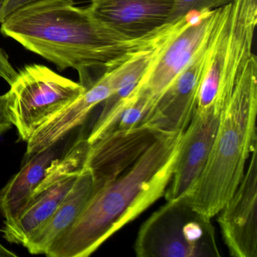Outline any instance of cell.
<instances>
[{"mask_svg": "<svg viewBox=\"0 0 257 257\" xmlns=\"http://www.w3.org/2000/svg\"><path fill=\"white\" fill-rule=\"evenodd\" d=\"M0 25L4 36L58 70H76L85 88L134 54L160 43L173 29L168 23L141 38L129 40L73 0H39L16 10Z\"/></svg>", "mask_w": 257, "mask_h": 257, "instance_id": "1", "label": "cell"}, {"mask_svg": "<svg viewBox=\"0 0 257 257\" xmlns=\"http://www.w3.org/2000/svg\"><path fill=\"white\" fill-rule=\"evenodd\" d=\"M183 132L165 134L136 163L94 192L74 223L49 248V257H87L165 195Z\"/></svg>", "mask_w": 257, "mask_h": 257, "instance_id": "2", "label": "cell"}, {"mask_svg": "<svg viewBox=\"0 0 257 257\" xmlns=\"http://www.w3.org/2000/svg\"><path fill=\"white\" fill-rule=\"evenodd\" d=\"M257 59L251 57L221 111L216 137L201 175L185 195L198 213L213 218L232 196L257 148Z\"/></svg>", "mask_w": 257, "mask_h": 257, "instance_id": "3", "label": "cell"}, {"mask_svg": "<svg viewBox=\"0 0 257 257\" xmlns=\"http://www.w3.org/2000/svg\"><path fill=\"white\" fill-rule=\"evenodd\" d=\"M210 218L185 197L168 201L141 225L135 243L139 257H219Z\"/></svg>", "mask_w": 257, "mask_h": 257, "instance_id": "4", "label": "cell"}, {"mask_svg": "<svg viewBox=\"0 0 257 257\" xmlns=\"http://www.w3.org/2000/svg\"><path fill=\"white\" fill-rule=\"evenodd\" d=\"M85 88L41 64H30L18 73L7 93L9 115L19 138L28 142L55 114L71 104Z\"/></svg>", "mask_w": 257, "mask_h": 257, "instance_id": "5", "label": "cell"}, {"mask_svg": "<svg viewBox=\"0 0 257 257\" xmlns=\"http://www.w3.org/2000/svg\"><path fill=\"white\" fill-rule=\"evenodd\" d=\"M225 8L191 12L185 16L177 29L156 49L144 76L131 94L147 99L153 110L161 95L211 35Z\"/></svg>", "mask_w": 257, "mask_h": 257, "instance_id": "6", "label": "cell"}, {"mask_svg": "<svg viewBox=\"0 0 257 257\" xmlns=\"http://www.w3.org/2000/svg\"><path fill=\"white\" fill-rule=\"evenodd\" d=\"M219 22L201 49L161 95L143 124L162 134L186 130L196 110L200 84Z\"/></svg>", "mask_w": 257, "mask_h": 257, "instance_id": "7", "label": "cell"}, {"mask_svg": "<svg viewBox=\"0 0 257 257\" xmlns=\"http://www.w3.org/2000/svg\"><path fill=\"white\" fill-rule=\"evenodd\" d=\"M163 135L141 124L106 132L90 144L85 166L92 173L94 189L122 175Z\"/></svg>", "mask_w": 257, "mask_h": 257, "instance_id": "8", "label": "cell"}, {"mask_svg": "<svg viewBox=\"0 0 257 257\" xmlns=\"http://www.w3.org/2000/svg\"><path fill=\"white\" fill-rule=\"evenodd\" d=\"M257 148L240 184L217 213L224 242L234 257L257 256Z\"/></svg>", "mask_w": 257, "mask_h": 257, "instance_id": "9", "label": "cell"}, {"mask_svg": "<svg viewBox=\"0 0 257 257\" xmlns=\"http://www.w3.org/2000/svg\"><path fill=\"white\" fill-rule=\"evenodd\" d=\"M222 109L214 106L207 110L195 111L182 136L175 168L164 195L167 201L185 196L201 175L216 137Z\"/></svg>", "mask_w": 257, "mask_h": 257, "instance_id": "10", "label": "cell"}, {"mask_svg": "<svg viewBox=\"0 0 257 257\" xmlns=\"http://www.w3.org/2000/svg\"><path fill=\"white\" fill-rule=\"evenodd\" d=\"M97 20L119 35L136 40L168 23L173 0H89Z\"/></svg>", "mask_w": 257, "mask_h": 257, "instance_id": "11", "label": "cell"}, {"mask_svg": "<svg viewBox=\"0 0 257 257\" xmlns=\"http://www.w3.org/2000/svg\"><path fill=\"white\" fill-rule=\"evenodd\" d=\"M91 169L84 167L62 202L49 219L32 234L24 246L31 254H45L54 242L74 223L94 192Z\"/></svg>", "mask_w": 257, "mask_h": 257, "instance_id": "12", "label": "cell"}, {"mask_svg": "<svg viewBox=\"0 0 257 257\" xmlns=\"http://www.w3.org/2000/svg\"><path fill=\"white\" fill-rule=\"evenodd\" d=\"M56 145L33 155L20 171L0 190V213L4 222H11L21 216L46 175V170L58 157Z\"/></svg>", "mask_w": 257, "mask_h": 257, "instance_id": "13", "label": "cell"}, {"mask_svg": "<svg viewBox=\"0 0 257 257\" xmlns=\"http://www.w3.org/2000/svg\"><path fill=\"white\" fill-rule=\"evenodd\" d=\"M79 174L67 176L33 197L19 217L13 222H4V238L10 243L24 246L53 214L76 183Z\"/></svg>", "mask_w": 257, "mask_h": 257, "instance_id": "14", "label": "cell"}, {"mask_svg": "<svg viewBox=\"0 0 257 257\" xmlns=\"http://www.w3.org/2000/svg\"><path fill=\"white\" fill-rule=\"evenodd\" d=\"M89 150L90 144L87 141V138H81L65 155L54 159L46 170V175L36 189L33 197L43 192L64 177L80 173L85 166Z\"/></svg>", "mask_w": 257, "mask_h": 257, "instance_id": "15", "label": "cell"}, {"mask_svg": "<svg viewBox=\"0 0 257 257\" xmlns=\"http://www.w3.org/2000/svg\"><path fill=\"white\" fill-rule=\"evenodd\" d=\"M234 0H173L168 23L184 17L191 12L218 10L232 4Z\"/></svg>", "mask_w": 257, "mask_h": 257, "instance_id": "16", "label": "cell"}, {"mask_svg": "<svg viewBox=\"0 0 257 257\" xmlns=\"http://www.w3.org/2000/svg\"><path fill=\"white\" fill-rule=\"evenodd\" d=\"M18 73L10 63L8 55L0 48V78L10 85L16 80Z\"/></svg>", "mask_w": 257, "mask_h": 257, "instance_id": "17", "label": "cell"}, {"mask_svg": "<svg viewBox=\"0 0 257 257\" xmlns=\"http://www.w3.org/2000/svg\"><path fill=\"white\" fill-rule=\"evenodd\" d=\"M7 94H0V138L13 127L9 115Z\"/></svg>", "mask_w": 257, "mask_h": 257, "instance_id": "18", "label": "cell"}, {"mask_svg": "<svg viewBox=\"0 0 257 257\" xmlns=\"http://www.w3.org/2000/svg\"><path fill=\"white\" fill-rule=\"evenodd\" d=\"M37 1L39 0H7L5 7L0 14V24L5 20L7 16H10L16 10Z\"/></svg>", "mask_w": 257, "mask_h": 257, "instance_id": "19", "label": "cell"}, {"mask_svg": "<svg viewBox=\"0 0 257 257\" xmlns=\"http://www.w3.org/2000/svg\"><path fill=\"white\" fill-rule=\"evenodd\" d=\"M18 254L4 246L0 242V257H17Z\"/></svg>", "mask_w": 257, "mask_h": 257, "instance_id": "20", "label": "cell"}, {"mask_svg": "<svg viewBox=\"0 0 257 257\" xmlns=\"http://www.w3.org/2000/svg\"><path fill=\"white\" fill-rule=\"evenodd\" d=\"M7 2V0H0V14H1L3 10H4V8L5 7Z\"/></svg>", "mask_w": 257, "mask_h": 257, "instance_id": "21", "label": "cell"}]
</instances>
